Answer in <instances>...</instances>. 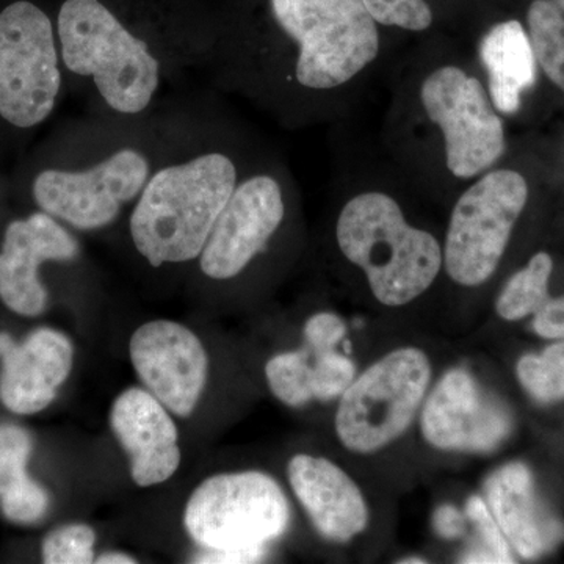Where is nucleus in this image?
<instances>
[{
	"label": "nucleus",
	"instance_id": "f257e3e1",
	"mask_svg": "<svg viewBox=\"0 0 564 564\" xmlns=\"http://www.w3.org/2000/svg\"><path fill=\"white\" fill-rule=\"evenodd\" d=\"M191 121L188 117L162 120L155 113L96 115L84 122L76 161L46 166L33 177V202L76 231L109 228L137 202Z\"/></svg>",
	"mask_w": 564,
	"mask_h": 564
},
{
	"label": "nucleus",
	"instance_id": "f03ea898",
	"mask_svg": "<svg viewBox=\"0 0 564 564\" xmlns=\"http://www.w3.org/2000/svg\"><path fill=\"white\" fill-rule=\"evenodd\" d=\"M55 29L63 69L80 82L102 117L154 113L177 73L210 65L209 50L141 32L102 0H65Z\"/></svg>",
	"mask_w": 564,
	"mask_h": 564
},
{
	"label": "nucleus",
	"instance_id": "7ed1b4c3",
	"mask_svg": "<svg viewBox=\"0 0 564 564\" xmlns=\"http://www.w3.org/2000/svg\"><path fill=\"white\" fill-rule=\"evenodd\" d=\"M240 176L236 155L214 126L192 120L132 204L135 251L152 269L195 262Z\"/></svg>",
	"mask_w": 564,
	"mask_h": 564
},
{
	"label": "nucleus",
	"instance_id": "20e7f679",
	"mask_svg": "<svg viewBox=\"0 0 564 564\" xmlns=\"http://www.w3.org/2000/svg\"><path fill=\"white\" fill-rule=\"evenodd\" d=\"M336 239L347 261L366 273L370 291L383 306L414 302L444 267L436 237L411 226L399 203L386 193H361L345 204Z\"/></svg>",
	"mask_w": 564,
	"mask_h": 564
},
{
	"label": "nucleus",
	"instance_id": "39448f33",
	"mask_svg": "<svg viewBox=\"0 0 564 564\" xmlns=\"http://www.w3.org/2000/svg\"><path fill=\"white\" fill-rule=\"evenodd\" d=\"M274 24L295 47L292 79L334 90L377 58L380 33L364 0H269Z\"/></svg>",
	"mask_w": 564,
	"mask_h": 564
},
{
	"label": "nucleus",
	"instance_id": "423d86ee",
	"mask_svg": "<svg viewBox=\"0 0 564 564\" xmlns=\"http://www.w3.org/2000/svg\"><path fill=\"white\" fill-rule=\"evenodd\" d=\"M432 362L421 348H397L367 367L340 395L334 426L340 444L370 455L410 429L429 395Z\"/></svg>",
	"mask_w": 564,
	"mask_h": 564
},
{
	"label": "nucleus",
	"instance_id": "0eeeda50",
	"mask_svg": "<svg viewBox=\"0 0 564 564\" xmlns=\"http://www.w3.org/2000/svg\"><path fill=\"white\" fill-rule=\"evenodd\" d=\"M184 525L204 551L267 554V544L291 525V503L270 475L218 474L193 491Z\"/></svg>",
	"mask_w": 564,
	"mask_h": 564
},
{
	"label": "nucleus",
	"instance_id": "6e6552de",
	"mask_svg": "<svg viewBox=\"0 0 564 564\" xmlns=\"http://www.w3.org/2000/svg\"><path fill=\"white\" fill-rule=\"evenodd\" d=\"M63 79L51 18L29 0L0 11V120L14 129L43 124L61 101Z\"/></svg>",
	"mask_w": 564,
	"mask_h": 564
},
{
	"label": "nucleus",
	"instance_id": "1a4fd4ad",
	"mask_svg": "<svg viewBox=\"0 0 564 564\" xmlns=\"http://www.w3.org/2000/svg\"><path fill=\"white\" fill-rule=\"evenodd\" d=\"M529 202V185L513 170L485 174L463 193L448 221L444 269L456 284L478 288L496 273Z\"/></svg>",
	"mask_w": 564,
	"mask_h": 564
},
{
	"label": "nucleus",
	"instance_id": "9d476101",
	"mask_svg": "<svg viewBox=\"0 0 564 564\" xmlns=\"http://www.w3.org/2000/svg\"><path fill=\"white\" fill-rule=\"evenodd\" d=\"M421 99L443 132L445 161L454 176L470 180L502 158L503 122L480 80L458 66H444L423 80Z\"/></svg>",
	"mask_w": 564,
	"mask_h": 564
},
{
	"label": "nucleus",
	"instance_id": "9b49d317",
	"mask_svg": "<svg viewBox=\"0 0 564 564\" xmlns=\"http://www.w3.org/2000/svg\"><path fill=\"white\" fill-rule=\"evenodd\" d=\"M285 214V193L278 177L267 173L240 176L196 259L199 272L210 281L236 280L267 250Z\"/></svg>",
	"mask_w": 564,
	"mask_h": 564
},
{
	"label": "nucleus",
	"instance_id": "f8f14e48",
	"mask_svg": "<svg viewBox=\"0 0 564 564\" xmlns=\"http://www.w3.org/2000/svg\"><path fill=\"white\" fill-rule=\"evenodd\" d=\"M511 429L507 408L464 369L445 372L422 404V436L437 451L488 454Z\"/></svg>",
	"mask_w": 564,
	"mask_h": 564
},
{
	"label": "nucleus",
	"instance_id": "ddd939ff",
	"mask_svg": "<svg viewBox=\"0 0 564 564\" xmlns=\"http://www.w3.org/2000/svg\"><path fill=\"white\" fill-rule=\"evenodd\" d=\"M133 369L155 397L177 417H191L209 378V356L192 329L172 321H152L132 334Z\"/></svg>",
	"mask_w": 564,
	"mask_h": 564
},
{
	"label": "nucleus",
	"instance_id": "4468645a",
	"mask_svg": "<svg viewBox=\"0 0 564 564\" xmlns=\"http://www.w3.org/2000/svg\"><path fill=\"white\" fill-rule=\"evenodd\" d=\"M79 254V240L46 212L11 221L0 247V300L14 314L39 317L47 306L41 265L73 262Z\"/></svg>",
	"mask_w": 564,
	"mask_h": 564
},
{
	"label": "nucleus",
	"instance_id": "2eb2a0df",
	"mask_svg": "<svg viewBox=\"0 0 564 564\" xmlns=\"http://www.w3.org/2000/svg\"><path fill=\"white\" fill-rule=\"evenodd\" d=\"M73 364V343L57 329H35L22 343L0 333V402L20 415L46 410Z\"/></svg>",
	"mask_w": 564,
	"mask_h": 564
},
{
	"label": "nucleus",
	"instance_id": "dca6fc26",
	"mask_svg": "<svg viewBox=\"0 0 564 564\" xmlns=\"http://www.w3.org/2000/svg\"><path fill=\"white\" fill-rule=\"evenodd\" d=\"M110 426L141 488L165 484L181 466L180 433L170 411L150 391L129 388L117 397Z\"/></svg>",
	"mask_w": 564,
	"mask_h": 564
},
{
	"label": "nucleus",
	"instance_id": "f3484780",
	"mask_svg": "<svg viewBox=\"0 0 564 564\" xmlns=\"http://www.w3.org/2000/svg\"><path fill=\"white\" fill-rule=\"evenodd\" d=\"M289 481L311 522L325 540L347 544L369 527V507L355 480L322 456L295 455Z\"/></svg>",
	"mask_w": 564,
	"mask_h": 564
},
{
	"label": "nucleus",
	"instance_id": "a211bd4d",
	"mask_svg": "<svg viewBox=\"0 0 564 564\" xmlns=\"http://www.w3.org/2000/svg\"><path fill=\"white\" fill-rule=\"evenodd\" d=\"M485 494L511 551L522 558H538L564 540V525L541 503L525 464L499 467L486 481Z\"/></svg>",
	"mask_w": 564,
	"mask_h": 564
},
{
	"label": "nucleus",
	"instance_id": "6ab92c4d",
	"mask_svg": "<svg viewBox=\"0 0 564 564\" xmlns=\"http://www.w3.org/2000/svg\"><path fill=\"white\" fill-rule=\"evenodd\" d=\"M480 58L492 106L500 113L514 115L521 109L522 93L536 82V57L524 25L514 20L494 25L481 40Z\"/></svg>",
	"mask_w": 564,
	"mask_h": 564
},
{
	"label": "nucleus",
	"instance_id": "aec40b11",
	"mask_svg": "<svg viewBox=\"0 0 564 564\" xmlns=\"http://www.w3.org/2000/svg\"><path fill=\"white\" fill-rule=\"evenodd\" d=\"M31 433L14 423L0 425V510L17 524H35L47 514L50 492L28 474Z\"/></svg>",
	"mask_w": 564,
	"mask_h": 564
},
{
	"label": "nucleus",
	"instance_id": "412c9836",
	"mask_svg": "<svg viewBox=\"0 0 564 564\" xmlns=\"http://www.w3.org/2000/svg\"><path fill=\"white\" fill-rule=\"evenodd\" d=\"M554 272L551 254L536 252L524 269L516 272L496 300V313L502 321L519 322L540 310L549 299V281Z\"/></svg>",
	"mask_w": 564,
	"mask_h": 564
},
{
	"label": "nucleus",
	"instance_id": "4be33fe9",
	"mask_svg": "<svg viewBox=\"0 0 564 564\" xmlns=\"http://www.w3.org/2000/svg\"><path fill=\"white\" fill-rule=\"evenodd\" d=\"M527 22L536 62L564 91V0H534Z\"/></svg>",
	"mask_w": 564,
	"mask_h": 564
},
{
	"label": "nucleus",
	"instance_id": "5701e85b",
	"mask_svg": "<svg viewBox=\"0 0 564 564\" xmlns=\"http://www.w3.org/2000/svg\"><path fill=\"white\" fill-rule=\"evenodd\" d=\"M516 377L538 403L564 402V339L522 356L516 364Z\"/></svg>",
	"mask_w": 564,
	"mask_h": 564
},
{
	"label": "nucleus",
	"instance_id": "b1692460",
	"mask_svg": "<svg viewBox=\"0 0 564 564\" xmlns=\"http://www.w3.org/2000/svg\"><path fill=\"white\" fill-rule=\"evenodd\" d=\"M270 391L285 406L302 408L313 402V352L302 350L280 352L265 366Z\"/></svg>",
	"mask_w": 564,
	"mask_h": 564
},
{
	"label": "nucleus",
	"instance_id": "393cba45",
	"mask_svg": "<svg viewBox=\"0 0 564 564\" xmlns=\"http://www.w3.org/2000/svg\"><path fill=\"white\" fill-rule=\"evenodd\" d=\"M96 532L87 524H68L44 538L41 555L46 564H90L95 562Z\"/></svg>",
	"mask_w": 564,
	"mask_h": 564
},
{
	"label": "nucleus",
	"instance_id": "a878e982",
	"mask_svg": "<svg viewBox=\"0 0 564 564\" xmlns=\"http://www.w3.org/2000/svg\"><path fill=\"white\" fill-rule=\"evenodd\" d=\"M314 400L332 402L340 399L356 378V366L350 358L336 350L313 351Z\"/></svg>",
	"mask_w": 564,
	"mask_h": 564
},
{
	"label": "nucleus",
	"instance_id": "bb28decb",
	"mask_svg": "<svg viewBox=\"0 0 564 564\" xmlns=\"http://www.w3.org/2000/svg\"><path fill=\"white\" fill-rule=\"evenodd\" d=\"M364 6L383 25L422 32L433 22L432 9L425 0H364Z\"/></svg>",
	"mask_w": 564,
	"mask_h": 564
},
{
	"label": "nucleus",
	"instance_id": "cd10ccee",
	"mask_svg": "<svg viewBox=\"0 0 564 564\" xmlns=\"http://www.w3.org/2000/svg\"><path fill=\"white\" fill-rule=\"evenodd\" d=\"M464 513L477 527V532L480 534L481 543H484L481 547L492 556L494 562L514 563L510 544H508L507 538L503 536L502 530L497 524L496 518H494L484 497H469Z\"/></svg>",
	"mask_w": 564,
	"mask_h": 564
},
{
	"label": "nucleus",
	"instance_id": "c85d7f7f",
	"mask_svg": "<svg viewBox=\"0 0 564 564\" xmlns=\"http://www.w3.org/2000/svg\"><path fill=\"white\" fill-rule=\"evenodd\" d=\"M347 334V326L339 315L333 313H318L307 318L304 325V340L306 347L313 351L336 350Z\"/></svg>",
	"mask_w": 564,
	"mask_h": 564
},
{
	"label": "nucleus",
	"instance_id": "c756f323",
	"mask_svg": "<svg viewBox=\"0 0 564 564\" xmlns=\"http://www.w3.org/2000/svg\"><path fill=\"white\" fill-rule=\"evenodd\" d=\"M533 332L543 339H564V295L549 299L533 314Z\"/></svg>",
	"mask_w": 564,
	"mask_h": 564
},
{
	"label": "nucleus",
	"instance_id": "7c9ffc66",
	"mask_svg": "<svg viewBox=\"0 0 564 564\" xmlns=\"http://www.w3.org/2000/svg\"><path fill=\"white\" fill-rule=\"evenodd\" d=\"M433 525L444 540H458L466 532V516L455 505H441L434 511Z\"/></svg>",
	"mask_w": 564,
	"mask_h": 564
},
{
	"label": "nucleus",
	"instance_id": "2f4dec72",
	"mask_svg": "<svg viewBox=\"0 0 564 564\" xmlns=\"http://www.w3.org/2000/svg\"><path fill=\"white\" fill-rule=\"evenodd\" d=\"M265 556L259 552H217L206 551L196 556L195 563H258Z\"/></svg>",
	"mask_w": 564,
	"mask_h": 564
},
{
	"label": "nucleus",
	"instance_id": "473e14b6",
	"mask_svg": "<svg viewBox=\"0 0 564 564\" xmlns=\"http://www.w3.org/2000/svg\"><path fill=\"white\" fill-rule=\"evenodd\" d=\"M98 564H135L137 560L133 556L124 554V552H107V554L99 555L95 560Z\"/></svg>",
	"mask_w": 564,
	"mask_h": 564
},
{
	"label": "nucleus",
	"instance_id": "72a5a7b5",
	"mask_svg": "<svg viewBox=\"0 0 564 564\" xmlns=\"http://www.w3.org/2000/svg\"><path fill=\"white\" fill-rule=\"evenodd\" d=\"M399 563H403V564H419V563H422V564H425V563H429L426 562V560H423V558H419V556H411V560H400Z\"/></svg>",
	"mask_w": 564,
	"mask_h": 564
}]
</instances>
